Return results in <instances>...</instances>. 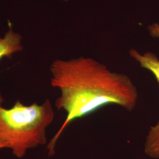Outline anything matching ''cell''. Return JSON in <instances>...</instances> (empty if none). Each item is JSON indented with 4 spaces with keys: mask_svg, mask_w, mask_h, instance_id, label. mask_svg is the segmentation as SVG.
Instances as JSON below:
<instances>
[{
    "mask_svg": "<svg viewBox=\"0 0 159 159\" xmlns=\"http://www.w3.org/2000/svg\"><path fill=\"white\" fill-rule=\"evenodd\" d=\"M22 37L14 31L11 24L8 21V30L4 35L0 37V60L4 58H11L17 52L23 51Z\"/></svg>",
    "mask_w": 159,
    "mask_h": 159,
    "instance_id": "3957f363",
    "label": "cell"
},
{
    "mask_svg": "<svg viewBox=\"0 0 159 159\" xmlns=\"http://www.w3.org/2000/svg\"><path fill=\"white\" fill-rule=\"evenodd\" d=\"M50 83L60 96L55 107L66 117L47 145L49 156L55 153L58 140L70 124L108 105L132 111L137 106L136 86L125 74L114 72L91 57L54 60L50 67Z\"/></svg>",
    "mask_w": 159,
    "mask_h": 159,
    "instance_id": "6da1fadb",
    "label": "cell"
},
{
    "mask_svg": "<svg viewBox=\"0 0 159 159\" xmlns=\"http://www.w3.org/2000/svg\"><path fill=\"white\" fill-rule=\"evenodd\" d=\"M64 1H67V0H64Z\"/></svg>",
    "mask_w": 159,
    "mask_h": 159,
    "instance_id": "ba28073f",
    "label": "cell"
},
{
    "mask_svg": "<svg viewBox=\"0 0 159 159\" xmlns=\"http://www.w3.org/2000/svg\"><path fill=\"white\" fill-rule=\"evenodd\" d=\"M5 100L0 91V141L18 158L27 151L47 143V129L54 119L50 99L29 106L20 100L11 108L3 107Z\"/></svg>",
    "mask_w": 159,
    "mask_h": 159,
    "instance_id": "7a4b0ae2",
    "label": "cell"
},
{
    "mask_svg": "<svg viewBox=\"0 0 159 159\" xmlns=\"http://www.w3.org/2000/svg\"><path fill=\"white\" fill-rule=\"evenodd\" d=\"M144 153L153 159L159 158V121L150 127L146 138Z\"/></svg>",
    "mask_w": 159,
    "mask_h": 159,
    "instance_id": "5b68a950",
    "label": "cell"
},
{
    "mask_svg": "<svg viewBox=\"0 0 159 159\" xmlns=\"http://www.w3.org/2000/svg\"><path fill=\"white\" fill-rule=\"evenodd\" d=\"M129 54L142 68L147 69L153 74L159 83V58L155 54L147 52L142 54L135 49H131Z\"/></svg>",
    "mask_w": 159,
    "mask_h": 159,
    "instance_id": "277c9868",
    "label": "cell"
},
{
    "mask_svg": "<svg viewBox=\"0 0 159 159\" xmlns=\"http://www.w3.org/2000/svg\"><path fill=\"white\" fill-rule=\"evenodd\" d=\"M148 30L152 37L154 38L159 37V24L157 23H154L152 25L149 26Z\"/></svg>",
    "mask_w": 159,
    "mask_h": 159,
    "instance_id": "8992f818",
    "label": "cell"
},
{
    "mask_svg": "<svg viewBox=\"0 0 159 159\" xmlns=\"http://www.w3.org/2000/svg\"><path fill=\"white\" fill-rule=\"evenodd\" d=\"M1 148H5V146L4 145V144L0 141V149Z\"/></svg>",
    "mask_w": 159,
    "mask_h": 159,
    "instance_id": "52a82bcc",
    "label": "cell"
}]
</instances>
